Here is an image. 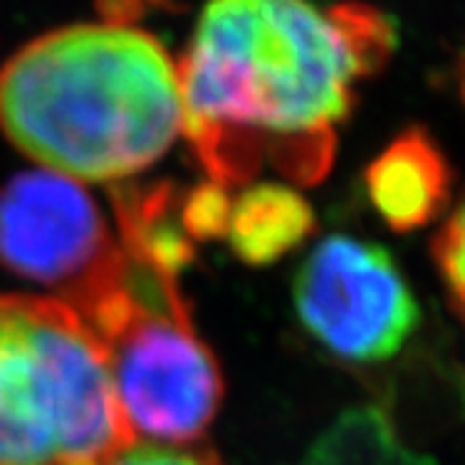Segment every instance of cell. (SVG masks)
Here are the masks:
<instances>
[{
	"instance_id": "cell-1",
	"label": "cell",
	"mask_w": 465,
	"mask_h": 465,
	"mask_svg": "<svg viewBox=\"0 0 465 465\" xmlns=\"http://www.w3.org/2000/svg\"><path fill=\"white\" fill-rule=\"evenodd\" d=\"M393 52V26L360 3L207 0L182 81L183 137L210 182L231 192L264 168L321 182L357 84Z\"/></svg>"
},
{
	"instance_id": "cell-2",
	"label": "cell",
	"mask_w": 465,
	"mask_h": 465,
	"mask_svg": "<svg viewBox=\"0 0 465 465\" xmlns=\"http://www.w3.org/2000/svg\"><path fill=\"white\" fill-rule=\"evenodd\" d=\"M0 130L45 171L122 182L182 137L179 65L137 26L52 29L0 67Z\"/></svg>"
},
{
	"instance_id": "cell-3",
	"label": "cell",
	"mask_w": 465,
	"mask_h": 465,
	"mask_svg": "<svg viewBox=\"0 0 465 465\" xmlns=\"http://www.w3.org/2000/svg\"><path fill=\"white\" fill-rule=\"evenodd\" d=\"M133 442L84 318L0 295V465H101Z\"/></svg>"
},
{
	"instance_id": "cell-4",
	"label": "cell",
	"mask_w": 465,
	"mask_h": 465,
	"mask_svg": "<svg viewBox=\"0 0 465 465\" xmlns=\"http://www.w3.org/2000/svg\"><path fill=\"white\" fill-rule=\"evenodd\" d=\"M127 256L114 290L85 311L127 430L153 445L183 448L213 424L223 375L202 341L176 274Z\"/></svg>"
},
{
	"instance_id": "cell-5",
	"label": "cell",
	"mask_w": 465,
	"mask_h": 465,
	"mask_svg": "<svg viewBox=\"0 0 465 465\" xmlns=\"http://www.w3.org/2000/svg\"><path fill=\"white\" fill-rule=\"evenodd\" d=\"M0 264L84 316L119 284L127 256L84 183L36 168L0 189Z\"/></svg>"
},
{
	"instance_id": "cell-6",
	"label": "cell",
	"mask_w": 465,
	"mask_h": 465,
	"mask_svg": "<svg viewBox=\"0 0 465 465\" xmlns=\"http://www.w3.org/2000/svg\"><path fill=\"white\" fill-rule=\"evenodd\" d=\"M305 331L344 362H385L419 326V305L393 256L378 243L329 235L295 274Z\"/></svg>"
},
{
	"instance_id": "cell-7",
	"label": "cell",
	"mask_w": 465,
	"mask_h": 465,
	"mask_svg": "<svg viewBox=\"0 0 465 465\" xmlns=\"http://www.w3.org/2000/svg\"><path fill=\"white\" fill-rule=\"evenodd\" d=\"M367 197L388 228L409 232L432 223L450 200L448 158L419 127L401 133L365 171Z\"/></svg>"
},
{
	"instance_id": "cell-8",
	"label": "cell",
	"mask_w": 465,
	"mask_h": 465,
	"mask_svg": "<svg viewBox=\"0 0 465 465\" xmlns=\"http://www.w3.org/2000/svg\"><path fill=\"white\" fill-rule=\"evenodd\" d=\"M316 228L313 207L287 183H253L231 200L225 241L251 266H266L295 251Z\"/></svg>"
},
{
	"instance_id": "cell-9",
	"label": "cell",
	"mask_w": 465,
	"mask_h": 465,
	"mask_svg": "<svg viewBox=\"0 0 465 465\" xmlns=\"http://www.w3.org/2000/svg\"><path fill=\"white\" fill-rule=\"evenodd\" d=\"M432 256L448 290L452 311L465 323V200L434 235Z\"/></svg>"
},
{
	"instance_id": "cell-10",
	"label": "cell",
	"mask_w": 465,
	"mask_h": 465,
	"mask_svg": "<svg viewBox=\"0 0 465 465\" xmlns=\"http://www.w3.org/2000/svg\"><path fill=\"white\" fill-rule=\"evenodd\" d=\"M231 210V192L215 182L200 183L182 200V223L192 241H210L225 235Z\"/></svg>"
},
{
	"instance_id": "cell-11",
	"label": "cell",
	"mask_w": 465,
	"mask_h": 465,
	"mask_svg": "<svg viewBox=\"0 0 465 465\" xmlns=\"http://www.w3.org/2000/svg\"><path fill=\"white\" fill-rule=\"evenodd\" d=\"M101 465H223L213 450L197 445H153V442H133L130 448L112 455Z\"/></svg>"
},
{
	"instance_id": "cell-12",
	"label": "cell",
	"mask_w": 465,
	"mask_h": 465,
	"mask_svg": "<svg viewBox=\"0 0 465 465\" xmlns=\"http://www.w3.org/2000/svg\"><path fill=\"white\" fill-rule=\"evenodd\" d=\"M137 3H143L145 8H148V5H168V0H137Z\"/></svg>"
},
{
	"instance_id": "cell-13",
	"label": "cell",
	"mask_w": 465,
	"mask_h": 465,
	"mask_svg": "<svg viewBox=\"0 0 465 465\" xmlns=\"http://www.w3.org/2000/svg\"><path fill=\"white\" fill-rule=\"evenodd\" d=\"M460 96L465 101V65H463V73H460Z\"/></svg>"
}]
</instances>
